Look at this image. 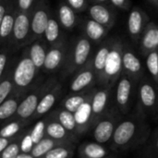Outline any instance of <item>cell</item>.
Masks as SVG:
<instances>
[{"label":"cell","instance_id":"cell-30","mask_svg":"<svg viewBox=\"0 0 158 158\" xmlns=\"http://www.w3.org/2000/svg\"><path fill=\"white\" fill-rule=\"evenodd\" d=\"M78 155L80 158H106L108 150L99 143H84L79 146Z\"/></svg>","mask_w":158,"mask_h":158},{"label":"cell","instance_id":"cell-44","mask_svg":"<svg viewBox=\"0 0 158 158\" xmlns=\"http://www.w3.org/2000/svg\"><path fill=\"white\" fill-rule=\"evenodd\" d=\"M110 4L121 10H129L131 7V0H109Z\"/></svg>","mask_w":158,"mask_h":158},{"label":"cell","instance_id":"cell-43","mask_svg":"<svg viewBox=\"0 0 158 158\" xmlns=\"http://www.w3.org/2000/svg\"><path fill=\"white\" fill-rule=\"evenodd\" d=\"M14 6L17 5L12 0H0V20L3 19V18Z\"/></svg>","mask_w":158,"mask_h":158},{"label":"cell","instance_id":"cell-29","mask_svg":"<svg viewBox=\"0 0 158 158\" xmlns=\"http://www.w3.org/2000/svg\"><path fill=\"white\" fill-rule=\"evenodd\" d=\"M48 115L51 118L57 120L69 132H71L72 134L79 137L78 133H77V123H76L75 116L73 113L59 106V107L52 110V112H50Z\"/></svg>","mask_w":158,"mask_h":158},{"label":"cell","instance_id":"cell-17","mask_svg":"<svg viewBox=\"0 0 158 158\" xmlns=\"http://www.w3.org/2000/svg\"><path fill=\"white\" fill-rule=\"evenodd\" d=\"M63 93V88H62V84L61 82L57 81L42 98V100L40 101L37 110L35 112V115L32 118V120L39 118L44 115H47L51 109L55 106V105L56 104L57 100L60 98L61 94Z\"/></svg>","mask_w":158,"mask_h":158},{"label":"cell","instance_id":"cell-3","mask_svg":"<svg viewBox=\"0 0 158 158\" xmlns=\"http://www.w3.org/2000/svg\"><path fill=\"white\" fill-rule=\"evenodd\" d=\"M39 71L31 59L27 47H25L20 57L13 67L12 77L15 92L27 94L36 83Z\"/></svg>","mask_w":158,"mask_h":158},{"label":"cell","instance_id":"cell-21","mask_svg":"<svg viewBox=\"0 0 158 158\" xmlns=\"http://www.w3.org/2000/svg\"><path fill=\"white\" fill-rule=\"evenodd\" d=\"M113 41H114V38L106 39L103 43H101L99 44V47H98L96 53L93 56V63H94V71L96 74V78H97V84L103 76L106 59H107L110 50L112 48Z\"/></svg>","mask_w":158,"mask_h":158},{"label":"cell","instance_id":"cell-24","mask_svg":"<svg viewBox=\"0 0 158 158\" xmlns=\"http://www.w3.org/2000/svg\"><path fill=\"white\" fill-rule=\"evenodd\" d=\"M56 16L62 28L68 31H72L79 22L77 12L72 9L66 2H60L58 4Z\"/></svg>","mask_w":158,"mask_h":158},{"label":"cell","instance_id":"cell-18","mask_svg":"<svg viewBox=\"0 0 158 158\" xmlns=\"http://www.w3.org/2000/svg\"><path fill=\"white\" fill-rule=\"evenodd\" d=\"M46 118H47L46 137H49L58 142L69 143H75L78 141L79 137L69 132L57 120L51 118L49 115L46 116Z\"/></svg>","mask_w":158,"mask_h":158},{"label":"cell","instance_id":"cell-41","mask_svg":"<svg viewBox=\"0 0 158 158\" xmlns=\"http://www.w3.org/2000/svg\"><path fill=\"white\" fill-rule=\"evenodd\" d=\"M65 2L77 13L83 12L88 9L89 0H65Z\"/></svg>","mask_w":158,"mask_h":158},{"label":"cell","instance_id":"cell-23","mask_svg":"<svg viewBox=\"0 0 158 158\" xmlns=\"http://www.w3.org/2000/svg\"><path fill=\"white\" fill-rule=\"evenodd\" d=\"M26 95L27 94H25L14 91L13 94L6 100L0 104V120L4 122L13 118L18 112L20 103Z\"/></svg>","mask_w":158,"mask_h":158},{"label":"cell","instance_id":"cell-6","mask_svg":"<svg viewBox=\"0 0 158 158\" xmlns=\"http://www.w3.org/2000/svg\"><path fill=\"white\" fill-rule=\"evenodd\" d=\"M136 107L144 113L148 119L158 120V90L144 76L138 83Z\"/></svg>","mask_w":158,"mask_h":158},{"label":"cell","instance_id":"cell-13","mask_svg":"<svg viewBox=\"0 0 158 158\" xmlns=\"http://www.w3.org/2000/svg\"><path fill=\"white\" fill-rule=\"evenodd\" d=\"M69 47V42L68 40L59 44L49 46L42 70L47 74L55 73L60 69L62 70L66 62Z\"/></svg>","mask_w":158,"mask_h":158},{"label":"cell","instance_id":"cell-14","mask_svg":"<svg viewBox=\"0 0 158 158\" xmlns=\"http://www.w3.org/2000/svg\"><path fill=\"white\" fill-rule=\"evenodd\" d=\"M122 66V73L127 74L136 82L139 83V81L144 77V69L140 58L135 54L131 45L126 43H124L123 46Z\"/></svg>","mask_w":158,"mask_h":158},{"label":"cell","instance_id":"cell-1","mask_svg":"<svg viewBox=\"0 0 158 158\" xmlns=\"http://www.w3.org/2000/svg\"><path fill=\"white\" fill-rule=\"evenodd\" d=\"M151 133L148 118L135 106L134 111L123 118L118 125L110 142V148L115 152L137 149L147 143Z\"/></svg>","mask_w":158,"mask_h":158},{"label":"cell","instance_id":"cell-40","mask_svg":"<svg viewBox=\"0 0 158 158\" xmlns=\"http://www.w3.org/2000/svg\"><path fill=\"white\" fill-rule=\"evenodd\" d=\"M33 146H34V143L31 136V129L26 130L25 133L20 141V152L31 154L33 149Z\"/></svg>","mask_w":158,"mask_h":158},{"label":"cell","instance_id":"cell-35","mask_svg":"<svg viewBox=\"0 0 158 158\" xmlns=\"http://www.w3.org/2000/svg\"><path fill=\"white\" fill-rule=\"evenodd\" d=\"M75 150V143L63 144L55 147L42 158H72Z\"/></svg>","mask_w":158,"mask_h":158},{"label":"cell","instance_id":"cell-9","mask_svg":"<svg viewBox=\"0 0 158 158\" xmlns=\"http://www.w3.org/2000/svg\"><path fill=\"white\" fill-rule=\"evenodd\" d=\"M138 82L129 77L127 74L122 73L118 81L116 84L114 94L115 106L122 115H129L135 92H137Z\"/></svg>","mask_w":158,"mask_h":158},{"label":"cell","instance_id":"cell-16","mask_svg":"<svg viewBox=\"0 0 158 158\" xmlns=\"http://www.w3.org/2000/svg\"><path fill=\"white\" fill-rule=\"evenodd\" d=\"M89 16L92 19L104 25L108 30L112 29L116 23L117 11L113 6L107 4H93L88 8Z\"/></svg>","mask_w":158,"mask_h":158},{"label":"cell","instance_id":"cell-45","mask_svg":"<svg viewBox=\"0 0 158 158\" xmlns=\"http://www.w3.org/2000/svg\"><path fill=\"white\" fill-rule=\"evenodd\" d=\"M20 134V133H19ZM17 135L16 137H12V138H4V137H0V153L3 152L7 146H9L19 136Z\"/></svg>","mask_w":158,"mask_h":158},{"label":"cell","instance_id":"cell-39","mask_svg":"<svg viewBox=\"0 0 158 158\" xmlns=\"http://www.w3.org/2000/svg\"><path fill=\"white\" fill-rule=\"evenodd\" d=\"M12 53V51L9 49L8 46H3L1 47V53H0V78H2L6 71L8 69L9 64V56Z\"/></svg>","mask_w":158,"mask_h":158},{"label":"cell","instance_id":"cell-49","mask_svg":"<svg viewBox=\"0 0 158 158\" xmlns=\"http://www.w3.org/2000/svg\"><path fill=\"white\" fill-rule=\"evenodd\" d=\"M12 1H13V2H14V3H15L16 5H17V0H12Z\"/></svg>","mask_w":158,"mask_h":158},{"label":"cell","instance_id":"cell-33","mask_svg":"<svg viewBox=\"0 0 158 158\" xmlns=\"http://www.w3.org/2000/svg\"><path fill=\"white\" fill-rule=\"evenodd\" d=\"M12 71L13 68H8L5 75L0 78V104L6 100L15 91Z\"/></svg>","mask_w":158,"mask_h":158},{"label":"cell","instance_id":"cell-15","mask_svg":"<svg viewBox=\"0 0 158 158\" xmlns=\"http://www.w3.org/2000/svg\"><path fill=\"white\" fill-rule=\"evenodd\" d=\"M150 22L147 13L139 6L131 8L128 18V32L131 39L139 43L142 34Z\"/></svg>","mask_w":158,"mask_h":158},{"label":"cell","instance_id":"cell-12","mask_svg":"<svg viewBox=\"0 0 158 158\" xmlns=\"http://www.w3.org/2000/svg\"><path fill=\"white\" fill-rule=\"evenodd\" d=\"M113 97V88H96L92 100V129L94 124L111 108V99Z\"/></svg>","mask_w":158,"mask_h":158},{"label":"cell","instance_id":"cell-46","mask_svg":"<svg viewBox=\"0 0 158 158\" xmlns=\"http://www.w3.org/2000/svg\"><path fill=\"white\" fill-rule=\"evenodd\" d=\"M17 158H35L31 154H27V153H20Z\"/></svg>","mask_w":158,"mask_h":158},{"label":"cell","instance_id":"cell-7","mask_svg":"<svg viewBox=\"0 0 158 158\" xmlns=\"http://www.w3.org/2000/svg\"><path fill=\"white\" fill-rule=\"evenodd\" d=\"M123 118V115L119 112L117 106L114 105L111 108L94 124L93 127V136L96 143H110L115 131Z\"/></svg>","mask_w":158,"mask_h":158},{"label":"cell","instance_id":"cell-32","mask_svg":"<svg viewBox=\"0 0 158 158\" xmlns=\"http://www.w3.org/2000/svg\"><path fill=\"white\" fill-rule=\"evenodd\" d=\"M63 144H69V143L58 142V141L53 140L49 137H44L38 143L34 144L33 149H32L31 154L35 158H42L44 156H45L49 151L54 149L55 147L59 146V145H63Z\"/></svg>","mask_w":158,"mask_h":158},{"label":"cell","instance_id":"cell-8","mask_svg":"<svg viewBox=\"0 0 158 158\" xmlns=\"http://www.w3.org/2000/svg\"><path fill=\"white\" fill-rule=\"evenodd\" d=\"M31 12L19 11L12 36L8 44L12 52L25 48L31 44Z\"/></svg>","mask_w":158,"mask_h":158},{"label":"cell","instance_id":"cell-19","mask_svg":"<svg viewBox=\"0 0 158 158\" xmlns=\"http://www.w3.org/2000/svg\"><path fill=\"white\" fill-rule=\"evenodd\" d=\"M93 96H90L74 113L77 123L78 136H81L88 131L92 130V100Z\"/></svg>","mask_w":158,"mask_h":158},{"label":"cell","instance_id":"cell-4","mask_svg":"<svg viewBox=\"0 0 158 158\" xmlns=\"http://www.w3.org/2000/svg\"><path fill=\"white\" fill-rule=\"evenodd\" d=\"M57 81H58L57 79L55 77H51L47 80H44L43 78H38L36 83L33 85V87L31 89V91L27 94L25 98L20 103L18 112L14 118L23 120L32 121V118L35 115L40 101L42 100L44 95Z\"/></svg>","mask_w":158,"mask_h":158},{"label":"cell","instance_id":"cell-11","mask_svg":"<svg viewBox=\"0 0 158 158\" xmlns=\"http://www.w3.org/2000/svg\"><path fill=\"white\" fill-rule=\"evenodd\" d=\"M97 86V78L94 69L93 56L87 64L74 74L70 81L69 91L70 94L81 93Z\"/></svg>","mask_w":158,"mask_h":158},{"label":"cell","instance_id":"cell-2","mask_svg":"<svg viewBox=\"0 0 158 158\" xmlns=\"http://www.w3.org/2000/svg\"><path fill=\"white\" fill-rule=\"evenodd\" d=\"M92 42L84 35H79L69 42V47L65 65L62 69V75L68 77L75 74L91 59Z\"/></svg>","mask_w":158,"mask_h":158},{"label":"cell","instance_id":"cell-10","mask_svg":"<svg viewBox=\"0 0 158 158\" xmlns=\"http://www.w3.org/2000/svg\"><path fill=\"white\" fill-rule=\"evenodd\" d=\"M52 15L47 0H38L31 11V44L35 40L44 37L49 19Z\"/></svg>","mask_w":158,"mask_h":158},{"label":"cell","instance_id":"cell-36","mask_svg":"<svg viewBox=\"0 0 158 158\" xmlns=\"http://www.w3.org/2000/svg\"><path fill=\"white\" fill-rule=\"evenodd\" d=\"M146 67L154 81L158 85V50L151 52L146 56Z\"/></svg>","mask_w":158,"mask_h":158},{"label":"cell","instance_id":"cell-48","mask_svg":"<svg viewBox=\"0 0 158 158\" xmlns=\"http://www.w3.org/2000/svg\"><path fill=\"white\" fill-rule=\"evenodd\" d=\"M151 5H153L155 7H156L158 9V0H147Z\"/></svg>","mask_w":158,"mask_h":158},{"label":"cell","instance_id":"cell-38","mask_svg":"<svg viewBox=\"0 0 158 158\" xmlns=\"http://www.w3.org/2000/svg\"><path fill=\"white\" fill-rule=\"evenodd\" d=\"M46 123H47V118L45 117L44 119L39 120L31 129V136L34 144L38 143L44 137H46Z\"/></svg>","mask_w":158,"mask_h":158},{"label":"cell","instance_id":"cell-5","mask_svg":"<svg viewBox=\"0 0 158 158\" xmlns=\"http://www.w3.org/2000/svg\"><path fill=\"white\" fill-rule=\"evenodd\" d=\"M124 42L120 38H114L112 48L106 59V67L103 76L99 81L98 87H111L114 88L118 81L122 72V55H123Z\"/></svg>","mask_w":158,"mask_h":158},{"label":"cell","instance_id":"cell-37","mask_svg":"<svg viewBox=\"0 0 158 158\" xmlns=\"http://www.w3.org/2000/svg\"><path fill=\"white\" fill-rule=\"evenodd\" d=\"M24 130L18 137L17 139L9 145L7 146L3 152L0 153V158H17L18 156L21 153L20 152V141L25 133Z\"/></svg>","mask_w":158,"mask_h":158},{"label":"cell","instance_id":"cell-25","mask_svg":"<svg viewBox=\"0 0 158 158\" xmlns=\"http://www.w3.org/2000/svg\"><path fill=\"white\" fill-rule=\"evenodd\" d=\"M48 48H49V45L46 43L44 37L35 40L33 43H31L30 45L27 46L29 56L31 59L32 60L33 64L36 66V68L39 70L43 69L44 68Z\"/></svg>","mask_w":158,"mask_h":158},{"label":"cell","instance_id":"cell-31","mask_svg":"<svg viewBox=\"0 0 158 158\" xmlns=\"http://www.w3.org/2000/svg\"><path fill=\"white\" fill-rule=\"evenodd\" d=\"M31 121L23 120L19 118H12L7 122L0 131V137L4 138H12L16 137L24 131V128L28 126Z\"/></svg>","mask_w":158,"mask_h":158},{"label":"cell","instance_id":"cell-47","mask_svg":"<svg viewBox=\"0 0 158 158\" xmlns=\"http://www.w3.org/2000/svg\"><path fill=\"white\" fill-rule=\"evenodd\" d=\"M93 4H108L110 3L109 0H89Z\"/></svg>","mask_w":158,"mask_h":158},{"label":"cell","instance_id":"cell-20","mask_svg":"<svg viewBox=\"0 0 158 158\" xmlns=\"http://www.w3.org/2000/svg\"><path fill=\"white\" fill-rule=\"evenodd\" d=\"M139 45L144 56L153 51L158 50V24L153 21L149 22L140 38Z\"/></svg>","mask_w":158,"mask_h":158},{"label":"cell","instance_id":"cell-26","mask_svg":"<svg viewBox=\"0 0 158 158\" xmlns=\"http://www.w3.org/2000/svg\"><path fill=\"white\" fill-rule=\"evenodd\" d=\"M18 12H19V10H18L17 6H14L8 11V13H6V15L3 18V19L0 20V44H1V47L8 46V44H9Z\"/></svg>","mask_w":158,"mask_h":158},{"label":"cell","instance_id":"cell-42","mask_svg":"<svg viewBox=\"0 0 158 158\" xmlns=\"http://www.w3.org/2000/svg\"><path fill=\"white\" fill-rule=\"evenodd\" d=\"M38 0H17V7L19 11L31 12Z\"/></svg>","mask_w":158,"mask_h":158},{"label":"cell","instance_id":"cell-27","mask_svg":"<svg viewBox=\"0 0 158 158\" xmlns=\"http://www.w3.org/2000/svg\"><path fill=\"white\" fill-rule=\"evenodd\" d=\"M84 35L94 44H101L106 39H107V34L109 30L104 25L96 22L92 19L85 20L83 24Z\"/></svg>","mask_w":158,"mask_h":158},{"label":"cell","instance_id":"cell-22","mask_svg":"<svg viewBox=\"0 0 158 158\" xmlns=\"http://www.w3.org/2000/svg\"><path fill=\"white\" fill-rule=\"evenodd\" d=\"M64 31L65 30L60 25L56 16L52 14L44 35L48 45L53 46L67 41V37L64 33Z\"/></svg>","mask_w":158,"mask_h":158},{"label":"cell","instance_id":"cell-28","mask_svg":"<svg viewBox=\"0 0 158 158\" xmlns=\"http://www.w3.org/2000/svg\"><path fill=\"white\" fill-rule=\"evenodd\" d=\"M97 86L90 89V90H87V91H84V92H81V93H77V94H69L68 96H66L61 104H60V107L71 112V113H75L79 108L80 106L90 97L94 94V93L95 92Z\"/></svg>","mask_w":158,"mask_h":158},{"label":"cell","instance_id":"cell-34","mask_svg":"<svg viewBox=\"0 0 158 158\" xmlns=\"http://www.w3.org/2000/svg\"><path fill=\"white\" fill-rule=\"evenodd\" d=\"M142 151V158H158V129L151 133Z\"/></svg>","mask_w":158,"mask_h":158}]
</instances>
